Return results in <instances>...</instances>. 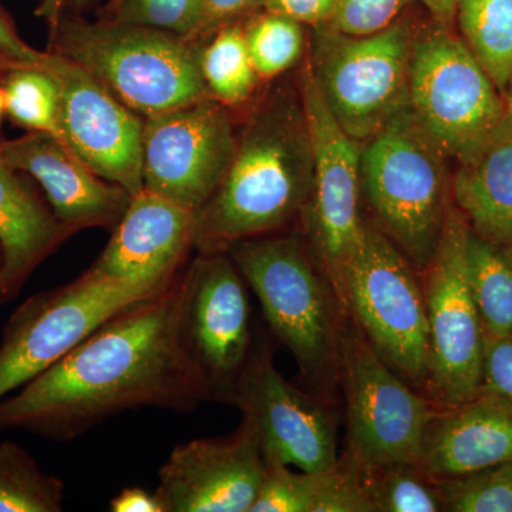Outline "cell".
<instances>
[{
  "instance_id": "obj_38",
  "label": "cell",
  "mask_w": 512,
  "mask_h": 512,
  "mask_svg": "<svg viewBox=\"0 0 512 512\" xmlns=\"http://www.w3.org/2000/svg\"><path fill=\"white\" fill-rule=\"evenodd\" d=\"M47 53H40L26 45L0 13V57L10 66H42Z\"/></svg>"
},
{
  "instance_id": "obj_16",
  "label": "cell",
  "mask_w": 512,
  "mask_h": 512,
  "mask_svg": "<svg viewBox=\"0 0 512 512\" xmlns=\"http://www.w3.org/2000/svg\"><path fill=\"white\" fill-rule=\"evenodd\" d=\"M42 66L60 87V140L104 180L144 190V120L76 63L49 52Z\"/></svg>"
},
{
  "instance_id": "obj_26",
  "label": "cell",
  "mask_w": 512,
  "mask_h": 512,
  "mask_svg": "<svg viewBox=\"0 0 512 512\" xmlns=\"http://www.w3.org/2000/svg\"><path fill=\"white\" fill-rule=\"evenodd\" d=\"M357 467L373 511H444L437 481L419 463L357 464Z\"/></svg>"
},
{
  "instance_id": "obj_9",
  "label": "cell",
  "mask_w": 512,
  "mask_h": 512,
  "mask_svg": "<svg viewBox=\"0 0 512 512\" xmlns=\"http://www.w3.org/2000/svg\"><path fill=\"white\" fill-rule=\"evenodd\" d=\"M409 107L444 156L456 163L505 116L501 93L464 40L437 25L416 33Z\"/></svg>"
},
{
  "instance_id": "obj_11",
  "label": "cell",
  "mask_w": 512,
  "mask_h": 512,
  "mask_svg": "<svg viewBox=\"0 0 512 512\" xmlns=\"http://www.w3.org/2000/svg\"><path fill=\"white\" fill-rule=\"evenodd\" d=\"M467 229L453 205L439 248L421 271L429 322L426 394L440 409L474 399L483 375L485 329L468 284Z\"/></svg>"
},
{
  "instance_id": "obj_6",
  "label": "cell",
  "mask_w": 512,
  "mask_h": 512,
  "mask_svg": "<svg viewBox=\"0 0 512 512\" xmlns=\"http://www.w3.org/2000/svg\"><path fill=\"white\" fill-rule=\"evenodd\" d=\"M419 272L382 231L365 220L362 242L343 274L339 295L377 355L404 382L426 394L429 322Z\"/></svg>"
},
{
  "instance_id": "obj_2",
  "label": "cell",
  "mask_w": 512,
  "mask_h": 512,
  "mask_svg": "<svg viewBox=\"0 0 512 512\" xmlns=\"http://www.w3.org/2000/svg\"><path fill=\"white\" fill-rule=\"evenodd\" d=\"M313 153L301 94L278 89L238 136L228 173L195 212L192 248L227 251L245 239L276 234L301 220L311 198Z\"/></svg>"
},
{
  "instance_id": "obj_43",
  "label": "cell",
  "mask_w": 512,
  "mask_h": 512,
  "mask_svg": "<svg viewBox=\"0 0 512 512\" xmlns=\"http://www.w3.org/2000/svg\"><path fill=\"white\" fill-rule=\"evenodd\" d=\"M6 106H5V94H3V89L0 87V120H2L3 114H5Z\"/></svg>"
},
{
  "instance_id": "obj_40",
  "label": "cell",
  "mask_w": 512,
  "mask_h": 512,
  "mask_svg": "<svg viewBox=\"0 0 512 512\" xmlns=\"http://www.w3.org/2000/svg\"><path fill=\"white\" fill-rule=\"evenodd\" d=\"M429 10L434 25L444 29H453L456 23L458 0H420Z\"/></svg>"
},
{
  "instance_id": "obj_17",
  "label": "cell",
  "mask_w": 512,
  "mask_h": 512,
  "mask_svg": "<svg viewBox=\"0 0 512 512\" xmlns=\"http://www.w3.org/2000/svg\"><path fill=\"white\" fill-rule=\"evenodd\" d=\"M266 471L258 437L242 421L231 436L175 447L158 471L156 495L165 512H249Z\"/></svg>"
},
{
  "instance_id": "obj_39",
  "label": "cell",
  "mask_w": 512,
  "mask_h": 512,
  "mask_svg": "<svg viewBox=\"0 0 512 512\" xmlns=\"http://www.w3.org/2000/svg\"><path fill=\"white\" fill-rule=\"evenodd\" d=\"M113 512H165L156 493L151 494L143 488L133 487L121 491L110 503Z\"/></svg>"
},
{
  "instance_id": "obj_4",
  "label": "cell",
  "mask_w": 512,
  "mask_h": 512,
  "mask_svg": "<svg viewBox=\"0 0 512 512\" xmlns=\"http://www.w3.org/2000/svg\"><path fill=\"white\" fill-rule=\"evenodd\" d=\"M446 161L409 106L362 143L360 191L369 221L420 272L436 254L453 207Z\"/></svg>"
},
{
  "instance_id": "obj_8",
  "label": "cell",
  "mask_w": 512,
  "mask_h": 512,
  "mask_svg": "<svg viewBox=\"0 0 512 512\" xmlns=\"http://www.w3.org/2000/svg\"><path fill=\"white\" fill-rule=\"evenodd\" d=\"M167 285L109 278L90 268L28 299L13 313L0 345V400L42 375L111 316Z\"/></svg>"
},
{
  "instance_id": "obj_33",
  "label": "cell",
  "mask_w": 512,
  "mask_h": 512,
  "mask_svg": "<svg viewBox=\"0 0 512 512\" xmlns=\"http://www.w3.org/2000/svg\"><path fill=\"white\" fill-rule=\"evenodd\" d=\"M312 512H375L356 463L343 456L332 470L322 473Z\"/></svg>"
},
{
  "instance_id": "obj_21",
  "label": "cell",
  "mask_w": 512,
  "mask_h": 512,
  "mask_svg": "<svg viewBox=\"0 0 512 512\" xmlns=\"http://www.w3.org/2000/svg\"><path fill=\"white\" fill-rule=\"evenodd\" d=\"M451 201L474 234L512 247V123L507 117L457 161Z\"/></svg>"
},
{
  "instance_id": "obj_41",
  "label": "cell",
  "mask_w": 512,
  "mask_h": 512,
  "mask_svg": "<svg viewBox=\"0 0 512 512\" xmlns=\"http://www.w3.org/2000/svg\"><path fill=\"white\" fill-rule=\"evenodd\" d=\"M90 0H42L37 8V16L45 18L50 25L66 15L67 9L79 8Z\"/></svg>"
},
{
  "instance_id": "obj_24",
  "label": "cell",
  "mask_w": 512,
  "mask_h": 512,
  "mask_svg": "<svg viewBox=\"0 0 512 512\" xmlns=\"http://www.w3.org/2000/svg\"><path fill=\"white\" fill-rule=\"evenodd\" d=\"M456 22L461 39L503 94L512 77V0H458Z\"/></svg>"
},
{
  "instance_id": "obj_45",
  "label": "cell",
  "mask_w": 512,
  "mask_h": 512,
  "mask_svg": "<svg viewBox=\"0 0 512 512\" xmlns=\"http://www.w3.org/2000/svg\"><path fill=\"white\" fill-rule=\"evenodd\" d=\"M0 268H2V256H0Z\"/></svg>"
},
{
  "instance_id": "obj_12",
  "label": "cell",
  "mask_w": 512,
  "mask_h": 512,
  "mask_svg": "<svg viewBox=\"0 0 512 512\" xmlns=\"http://www.w3.org/2000/svg\"><path fill=\"white\" fill-rule=\"evenodd\" d=\"M299 94L313 153L311 198L301 217L303 237L339 293L343 274L362 242L365 227L360 210L362 143L350 137L329 110L309 62L302 69Z\"/></svg>"
},
{
  "instance_id": "obj_35",
  "label": "cell",
  "mask_w": 512,
  "mask_h": 512,
  "mask_svg": "<svg viewBox=\"0 0 512 512\" xmlns=\"http://www.w3.org/2000/svg\"><path fill=\"white\" fill-rule=\"evenodd\" d=\"M480 393L512 403V333L485 335Z\"/></svg>"
},
{
  "instance_id": "obj_13",
  "label": "cell",
  "mask_w": 512,
  "mask_h": 512,
  "mask_svg": "<svg viewBox=\"0 0 512 512\" xmlns=\"http://www.w3.org/2000/svg\"><path fill=\"white\" fill-rule=\"evenodd\" d=\"M237 140L228 107L211 97L147 117L144 188L197 212L227 175Z\"/></svg>"
},
{
  "instance_id": "obj_34",
  "label": "cell",
  "mask_w": 512,
  "mask_h": 512,
  "mask_svg": "<svg viewBox=\"0 0 512 512\" xmlns=\"http://www.w3.org/2000/svg\"><path fill=\"white\" fill-rule=\"evenodd\" d=\"M409 0H338L328 25L349 36H369L399 20Z\"/></svg>"
},
{
  "instance_id": "obj_1",
  "label": "cell",
  "mask_w": 512,
  "mask_h": 512,
  "mask_svg": "<svg viewBox=\"0 0 512 512\" xmlns=\"http://www.w3.org/2000/svg\"><path fill=\"white\" fill-rule=\"evenodd\" d=\"M185 295L187 268L160 292L101 323L19 393L0 400V430L69 441L126 410L192 412L211 402L183 338Z\"/></svg>"
},
{
  "instance_id": "obj_20",
  "label": "cell",
  "mask_w": 512,
  "mask_h": 512,
  "mask_svg": "<svg viewBox=\"0 0 512 512\" xmlns=\"http://www.w3.org/2000/svg\"><path fill=\"white\" fill-rule=\"evenodd\" d=\"M512 460V403L478 393L439 409L424 436L419 464L429 476L451 478Z\"/></svg>"
},
{
  "instance_id": "obj_28",
  "label": "cell",
  "mask_w": 512,
  "mask_h": 512,
  "mask_svg": "<svg viewBox=\"0 0 512 512\" xmlns=\"http://www.w3.org/2000/svg\"><path fill=\"white\" fill-rule=\"evenodd\" d=\"M3 82L6 113L19 126L60 140V87L43 66H15Z\"/></svg>"
},
{
  "instance_id": "obj_14",
  "label": "cell",
  "mask_w": 512,
  "mask_h": 512,
  "mask_svg": "<svg viewBox=\"0 0 512 512\" xmlns=\"http://www.w3.org/2000/svg\"><path fill=\"white\" fill-rule=\"evenodd\" d=\"M231 404L255 431L266 463L313 474L338 464L335 416L318 394L303 392L281 375L268 340L255 342Z\"/></svg>"
},
{
  "instance_id": "obj_30",
  "label": "cell",
  "mask_w": 512,
  "mask_h": 512,
  "mask_svg": "<svg viewBox=\"0 0 512 512\" xmlns=\"http://www.w3.org/2000/svg\"><path fill=\"white\" fill-rule=\"evenodd\" d=\"M436 481L444 511L512 512V460Z\"/></svg>"
},
{
  "instance_id": "obj_27",
  "label": "cell",
  "mask_w": 512,
  "mask_h": 512,
  "mask_svg": "<svg viewBox=\"0 0 512 512\" xmlns=\"http://www.w3.org/2000/svg\"><path fill=\"white\" fill-rule=\"evenodd\" d=\"M64 484L43 473L18 444H0V512H59Z\"/></svg>"
},
{
  "instance_id": "obj_7",
  "label": "cell",
  "mask_w": 512,
  "mask_h": 512,
  "mask_svg": "<svg viewBox=\"0 0 512 512\" xmlns=\"http://www.w3.org/2000/svg\"><path fill=\"white\" fill-rule=\"evenodd\" d=\"M414 39L412 23L404 19L369 36L313 28V76L335 119L359 143L409 106Z\"/></svg>"
},
{
  "instance_id": "obj_44",
  "label": "cell",
  "mask_w": 512,
  "mask_h": 512,
  "mask_svg": "<svg viewBox=\"0 0 512 512\" xmlns=\"http://www.w3.org/2000/svg\"><path fill=\"white\" fill-rule=\"evenodd\" d=\"M10 67L12 66H10V64L6 62L5 59H2V57H0V70H5L6 72V70L10 69Z\"/></svg>"
},
{
  "instance_id": "obj_19",
  "label": "cell",
  "mask_w": 512,
  "mask_h": 512,
  "mask_svg": "<svg viewBox=\"0 0 512 512\" xmlns=\"http://www.w3.org/2000/svg\"><path fill=\"white\" fill-rule=\"evenodd\" d=\"M194 224V211L144 188L131 197L92 268L109 278L170 284L194 249Z\"/></svg>"
},
{
  "instance_id": "obj_18",
  "label": "cell",
  "mask_w": 512,
  "mask_h": 512,
  "mask_svg": "<svg viewBox=\"0 0 512 512\" xmlns=\"http://www.w3.org/2000/svg\"><path fill=\"white\" fill-rule=\"evenodd\" d=\"M10 168L35 177L46 192L53 214L64 227L113 228L119 224L133 195L104 180L52 134L32 131L18 140L0 143Z\"/></svg>"
},
{
  "instance_id": "obj_32",
  "label": "cell",
  "mask_w": 512,
  "mask_h": 512,
  "mask_svg": "<svg viewBox=\"0 0 512 512\" xmlns=\"http://www.w3.org/2000/svg\"><path fill=\"white\" fill-rule=\"evenodd\" d=\"M322 473H305L284 464H268V471L249 512H312Z\"/></svg>"
},
{
  "instance_id": "obj_29",
  "label": "cell",
  "mask_w": 512,
  "mask_h": 512,
  "mask_svg": "<svg viewBox=\"0 0 512 512\" xmlns=\"http://www.w3.org/2000/svg\"><path fill=\"white\" fill-rule=\"evenodd\" d=\"M242 28L259 79H275L301 62L305 52L302 23L262 9L242 20Z\"/></svg>"
},
{
  "instance_id": "obj_37",
  "label": "cell",
  "mask_w": 512,
  "mask_h": 512,
  "mask_svg": "<svg viewBox=\"0 0 512 512\" xmlns=\"http://www.w3.org/2000/svg\"><path fill=\"white\" fill-rule=\"evenodd\" d=\"M338 0H265L264 9L312 28L328 25Z\"/></svg>"
},
{
  "instance_id": "obj_36",
  "label": "cell",
  "mask_w": 512,
  "mask_h": 512,
  "mask_svg": "<svg viewBox=\"0 0 512 512\" xmlns=\"http://www.w3.org/2000/svg\"><path fill=\"white\" fill-rule=\"evenodd\" d=\"M265 0H204V10L195 42L208 39L215 30L229 23L242 22L264 9Z\"/></svg>"
},
{
  "instance_id": "obj_23",
  "label": "cell",
  "mask_w": 512,
  "mask_h": 512,
  "mask_svg": "<svg viewBox=\"0 0 512 512\" xmlns=\"http://www.w3.org/2000/svg\"><path fill=\"white\" fill-rule=\"evenodd\" d=\"M466 264L471 295L487 336L512 333V247H498L470 228Z\"/></svg>"
},
{
  "instance_id": "obj_31",
  "label": "cell",
  "mask_w": 512,
  "mask_h": 512,
  "mask_svg": "<svg viewBox=\"0 0 512 512\" xmlns=\"http://www.w3.org/2000/svg\"><path fill=\"white\" fill-rule=\"evenodd\" d=\"M202 10L204 0H116L110 3L103 19L147 26L194 40Z\"/></svg>"
},
{
  "instance_id": "obj_5",
  "label": "cell",
  "mask_w": 512,
  "mask_h": 512,
  "mask_svg": "<svg viewBox=\"0 0 512 512\" xmlns=\"http://www.w3.org/2000/svg\"><path fill=\"white\" fill-rule=\"evenodd\" d=\"M50 26L53 53L92 74L146 119L210 97L200 42L109 19L63 15Z\"/></svg>"
},
{
  "instance_id": "obj_15",
  "label": "cell",
  "mask_w": 512,
  "mask_h": 512,
  "mask_svg": "<svg viewBox=\"0 0 512 512\" xmlns=\"http://www.w3.org/2000/svg\"><path fill=\"white\" fill-rule=\"evenodd\" d=\"M183 338L212 400L231 403L255 342L247 282L228 252L198 254L187 266Z\"/></svg>"
},
{
  "instance_id": "obj_10",
  "label": "cell",
  "mask_w": 512,
  "mask_h": 512,
  "mask_svg": "<svg viewBox=\"0 0 512 512\" xmlns=\"http://www.w3.org/2000/svg\"><path fill=\"white\" fill-rule=\"evenodd\" d=\"M340 384L348 416L345 456L359 466L419 463L440 407L386 365L349 315L340 342Z\"/></svg>"
},
{
  "instance_id": "obj_46",
  "label": "cell",
  "mask_w": 512,
  "mask_h": 512,
  "mask_svg": "<svg viewBox=\"0 0 512 512\" xmlns=\"http://www.w3.org/2000/svg\"><path fill=\"white\" fill-rule=\"evenodd\" d=\"M113 2H116V0H113Z\"/></svg>"
},
{
  "instance_id": "obj_25",
  "label": "cell",
  "mask_w": 512,
  "mask_h": 512,
  "mask_svg": "<svg viewBox=\"0 0 512 512\" xmlns=\"http://www.w3.org/2000/svg\"><path fill=\"white\" fill-rule=\"evenodd\" d=\"M201 46V73L208 96L225 107H237L254 93L259 77L249 57L242 22L215 30Z\"/></svg>"
},
{
  "instance_id": "obj_3",
  "label": "cell",
  "mask_w": 512,
  "mask_h": 512,
  "mask_svg": "<svg viewBox=\"0 0 512 512\" xmlns=\"http://www.w3.org/2000/svg\"><path fill=\"white\" fill-rule=\"evenodd\" d=\"M225 252L302 376L320 397L330 399L340 382V342L348 312L309 242L299 234H271L237 242Z\"/></svg>"
},
{
  "instance_id": "obj_42",
  "label": "cell",
  "mask_w": 512,
  "mask_h": 512,
  "mask_svg": "<svg viewBox=\"0 0 512 512\" xmlns=\"http://www.w3.org/2000/svg\"><path fill=\"white\" fill-rule=\"evenodd\" d=\"M501 96H503L504 101L505 117L512 123V77Z\"/></svg>"
},
{
  "instance_id": "obj_22",
  "label": "cell",
  "mask_w": 512,
  "mask_h": 512,
  "mask_svg": "<svg viewBox=\"0 0 512 512\" xmlns=\"http://www.w3.org/2000/svg\"><path fill=\"white\" fill-rule=\"evenodd\" d=\"M72 232L33 197L0 150V299L15 292L47 252Z\"/></svg>"
}]
</instances>
